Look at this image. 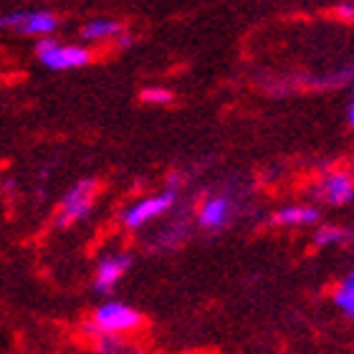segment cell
Masks as SVG:
<instances>
[{
  "instance_id": "obj_1",
  "label": "cell",
  "mask_w": 354,
  "mask_h": 354,
  "mask_svg": "<svg viewBox=\"0 0 354 354\" xmlns=\"http://www.w3.org/2000/svg\"><path fill=\"white\" fill-rule=\"evenodd\" d=\"M142 324V314L124 301H106L94 311L88 332L96 337H119Z\"/></svg>"
},
{
  "instance_id": "obj_2",
  "label": "cell",
  "mask_w": 354,
  "mask_h": 354,
  "mask_svg": "<svg viewBox=\"0 0 354 354\" xmlns=\"http://www.w3.org/2000/svg\"><path fill=\"white\" fill-rule=\"evenodd\" d=\"M36 53L41 64L51 71H68V68H82L91 61V53L84 46L76 44H59L53 38H41L36 46Z\"/></svg>"
},
{
  "instance_id": "obj_3",
  "label": "cell",
  "mask_w": 354,
  "mask_h": 354,
  "mask_svg": "<svg viewBox=\"0 0 354 354\" xmlns=\"http://www.w3.org/2000/svg\"><path fill=\"white\" fill-rule=\"evenodd\" d=\"M94 198H96V180L86 177V180H79L76 185H71V190L61 200L56 223H59L61 228H68V225L84 221V218L91 213Z\"/></svg>"
},
{
  "instance_id": "obj_4",
  "label": "cell",
  "mask_w": 354,
  "mask_h": 354,
  "mask_svg": "<svg viewBox=\"0 0 354 354\" xmlns=\"http://www.w3.org/2000/svg\"><path fill=\"white\" fill-rule=\"evenodd\" d=\"M172 205H175V187H167L165 192H157V195H149V198H142L137 203H132L124 210V215H122V223L129 230H137L142 225H147L149 221L165 215Z\"/></svg>"
},
{
  "instance_id": "obj_5",
  "label": "cell",
  "mask_w": 354,
  "mask_h": 354,
  "mask_svg": "<svg viewBox=\"0 0 354 354\" xmlns=\"http://www.w3.org/2000/svg\"><path fill=\"white\" fill-rule=\"evenodd\" d=\"M132 259L127 253H114V256H106V259L99 261L96 266V276H94V288L99 294H109L117 288V283L124 279V273L129 271Z\"/></svg>"
},
{
  "instance_id": "obj_6",
  "label": "cell",
  "mask_w": 354,
  "mask_h": 354,
  "mask_svg": "<svg viewBox=\"0 0 354 354\" xmlns=\"http://www.w3.org/2000/svg\"><path fill=\"white\" fill-rule=\"evenodd\" d=\"M317 195L322 200H326L329 205H347L354 198V177L349 172L334 170L329 175H324V180L319 183Z\"/></svg>"
},
{
  "instance_id": "obj_7",
  "label": "cell",
  "mask_w": 354,
  "mask_h": 354,
  "mask_svg": "<svg viewBox=\"0 0 354 354\" xmlns=\"http://www.w3.org/2000/svg\"><path fill=\"white\" fill-rule=\"evenodd\" d=\"M233 218V203L228 195H210V198L200 205L198 223L205 230H221L225 228Z\"/></svg>"
},
{
  "instance_id": "obj_8",
  "label": "cell",
  "mask_w": 354,
  "mask_h": 354,
  "mask_svg": "<svg viewBox=\"0 0 354 354\" xmlns=\"http://www.w3.org/2000/svg\"><path fill=\"white\" fill-rule=\"evenodd\" d=\"M319 221V210L311 205H286L276 210L271 218V223L276 225H286V228H301V225H314Z\"/></svg>"
},
{
  "instance_id": "obj_9",
  "label": "cell",
  "mask_w": 354,
  "mask_h": 354,
  "mask_svg": "<svg viewBox=\"0 0 354 354\" xmlns=\"http://www.w3.org/2000/svg\"><path fill=\"white\" fill-rule=\"evenodd\" d=\"M56 28H59V18L51 10H28V18H26V26L21 28V33L48 38V33H53Z\"/></svg>"
},
{
  "instance_id": "obj_10",
  "label": "cell",
  "mask_w": 354,
  "mask_h": 354,
  "mask_svg": "<svg viewBox=\"0 0 354 354\" xmlns=\"http://www.w3.org/2000/svg\"><path fill=\"white\" fill-rule=\"evenodd\" d=\"M122 33H124V28L117 21H106V18L88 21L82 28L84 41H106V38H119Z\"/></svg>"
},
{
  "instance_id": "obj_11",
  "label": "cell",
  "mask_w": 354,
  "mask_h": 354,
  "mask_svg": "<svg viewBox=\"0 0 354 354\" xmlns=\"http://www.w3.org/2000/svg\"><path fill=\"white\" fill-rule=\"evenodd\" d=\"M334 304L339 306L349 319H354V271H349L334 291Z\"/></svg>"
},
{
  "instance_id": "obj_12",
  "label": "cell",
  "mask_w": 354,
  "mask_h": 354,
  "mask_svg": "<svg viewBox=\"0 0 354 354\" xmlns=\"http://www.w3.org/2000/svg\"><path fill=\"white\" fill-rule=\"evenodd\" d=\"M96 354H142L140 349L127 347L119 337H99L96 342Z\"/></svg>"
},
{
  "instance_id": "obj_13",
  "label": "cell",
  "mask_w": 354,
  "mask_h": 354,
  "mask_svg": "<svg viewBox=\"0 0 354 354\" xmlns=\"http://www.w3.org/2000/svg\"><path fill=\"white\" fill-rule=\"evenodd\" d=\"M140 99L145 104H152V106H167V104H172V91H167V88L162 86H147V88H142V94Z\"/></svg>"
},
{
  "instance_id": "obj_14",
  "label": "cell",
  "mask_w": 354,
  "mask_h": 354,
  "mask_svg": "<svg viewBox=\"0 0 354 354\" xmlns=\"http://www.w3.org/2000/svg\"><path fill=\"white\" fill-rule=\"evenodd\" d=\"M344 241H347V233L342 228H337V225H324L314 236V243L317 245H337V243H344Z\"/></svg>"
},
{
  "instance_id": "obj_15",
  "label": "cell",
  "mask_w": 354,
  "mask_h": 354,
  "mask_svg": "<svg viewBox=\"0 0 354 354\" xmlns=\"http://www.w3.org/2000/svg\"><path fill=\"white\" fill-rule=\"evenodd\" d=\"M337 13L342 15V18H354V6L352 3H344V6H339V10Z\"/></svg>"
},
{
  "instance_id": "obj_16",
  "label": "cell",
  "mask_w": 354,
  "mask_h": 354,
  "mask_svg": "<svg viewBox=\"0 0 354 354\" xmlns=\"http://www.w3.org/2000/svg\"><path fill=\"white\" fill-rule=\"evenodd\" d=\"M117 44H119V48H129V46H132V36H124V33H122V36L117 38Z\"/></svg>"
},
{
  "instance_id": "obj_17",
  "label": "cell",
  "mask_w": 354,
  "mask_h": 354,
  "mask_svg": "<svg viewBox=\"0 0 354 354\" xmlns=\"http://www.w3.org/2000/svg\"><path fill=\"white\" fill-rule=\"evenodd\" d=\"M347 117H349V124L354 127V94H352V102H349V111H347Z\"/></svg>"
}]
</instances>
